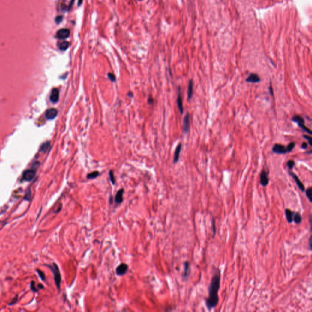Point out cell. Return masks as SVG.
Listing matches in <instances>:
<instances>
[{"instance_id": "obj_29", "label": "cell", "mask_w": 312, "mask_h": 312, "mask_svg": "<svg viewBox=\"0 0 312 312\" xmlns=\"http://www.w3.org/2000/svg\"><path fill=\"white\" fill-rule=\"evenodd\" d=\"M107 76H108L109 79L111 81H112V82H115V80H116V77H115V76L113 74L110 73H109L108 74H107Z\"/></svg>"}, {"instance_id": "obj_37", "label": "cell", "mask_w": 312, "mask_h": 312, "mask_svg": "<svg viewBox=\"0 0 312 312\" xmlns=\"http://www.w3.org/2000/svg\"><path fill=\"white\" fill-rule=\"evenodd\" d=\"M82 2H83V0H78V3H77L78 6H81V4H82Z\"/></svg>"}, {"instance_id": "obj_22", "label": "cell", "mask_w": 312, "mask_h": 312, "mask_svg": "<svg viewBox=\"0 0 312 312\" xmlns=\"http://www.w3.org/2000/svg\"><path fill=\"white\" fill-rule=\"evenodd\" d=\"M100 175V172L98 171H93L89 174H87V179H94L97 178Z\"/></svg>"}, {"instance_id": "obj_26", "label": "cell", "mask_w": 312, "mask_h": 312, "mask_svg": "<svg viewBox=\"0 0 312 312\" xmlns=\"http://www.w3.org/2000/svg\"><path fill=\"white\" fill-rule=\"evenodd\" d=\"M109 177H110V180L111 182L112 183L113 185H114L116 182V181H115V178L113 172L112 170L110 171V172H109Z\"/></svg>"}, {"instance_id": "obj_2", "label": "cell", "mask_w": 312, "mask_h": 312, "mask_svg": "<svg viewBox=\"0 0 312 312\" xmlns=\"http://www.w3.org/2000/svg\"><path fill=\"white\" fill-rule=\"evenodd\" d=\"M52 271L54 273V280L56 285L58 289L60 288L61 286V276L59 269H58V266L56 263H53L52 266H50Z\"/></svg>"}, {"instance_id": "obj_30", "label": "cell", "mask_w": 312, "mask_h": 312, "mask_svg": "<svg viewBox=\"0 0 312 312\" xmlns=\"http://www.w3.org/2000/svg\"><path fill=\"white\" fill-rule=\"evenodd\" d=\"M31 191L30 190H28L26 193V195L25 196V199L26 200V201H29L30 199H31Z\"/></svg>"}, {"instance_id": "obj_31", "label": "cell", "mask_w": 312, "mask_h": 312, "mask_svg": "<svg viewBox=\"0 0 312 312\" xmlns=\"http://www.w3.org/2000/svg\"><path fill=\"white\" fill-rule=\"evenodd\" d=\"M303 136H304V137L305 139H307V140H308V144H309L310 146H311V145H312V139H311V136H308V135H304Z\"/></svg>"}, {"instance_id": "obj_27", "label": "cell", "mask_w": 312, "mask_h": 312, "mask_svg": "<svg viewBox=\"0 0 312 312\" xmlns=\"http://www.w3.org/2000/svg\"><path fill=\"white\" fill-rule=\"evenodd\" d=\"M212 231H213V237L215 236L216 234V224H215V220L214 218L212 219Z\"/></svg>"}, {"instance_id": "obj_19", "label": "cell", "mask_w": 312, "mask_h": 312, "mask_svg": "<svg viewBox=\"0 0 312 312\" xmlns=\"http://www.w3.org/2000/svg\"><path fill=\"white\" fill-rule=\"evenodd\" d=\"M177 104H178V108L179 109L180 112L182 114L183 112H184V108H183V103H182V96H181V94L180 93H179L178 96V98H177Z\"/></svg>"}, {"instance_id": "obj_10", "label": "cell", "mask_w": 312, "mask_h": 312, "mask_svg": "<svg viewBox=\"0 0 312 312\" xmlns=\"http://www.w3.org/2000/svg\"><path fill=\"white\" fill-rule=\"evenodd\" d=\"M123 193H124V190L120 189L116 193L115 198H114V202L116 204H120L123 201Z\"/></svg>"}, {"instance_id": "obj_36", "label": "cell", "mask_w": 312, "mask_h": 312, "mask_svg": "<svg viewBox=\"0 0 312 312\" xmlns=\"http://www.w3.org/2000/svg\"><path fill=\"white\" fill-rule=\"evenodd\" d=\"M269 92H270V94L273 96V88L272 87V86H269Z\"/></svg>"}, {"instance_id": "obj_9", "label": "cell", "mask_w": 312, "mask_h": 312, "mask_svg": "<svg viewBox=\"0 0 312 312\" xmlns=\"http://www.w3.org/2000/svg\"><path fill=\"white\" fill-rule=\"evenodd\" d=\"M289 174H290V175L294 179L296 185H298V187L300 189V190L301 191H302V192L305 191V187H304V184H302V182L300 181V179L298 177V176H296L294 172H291V171H289Z\"/></svg>"}, {"instance_id": "obj_33", "label": "cell", "mask_w": 312, "mask_h": 312, "mask_svg": "<svg viewBox=\"0 0 312 312\" xmlns=\"http://www.w3.org/2000/svg\"><path fill=\"white\" fill-rule=\"evenodd\" d=\"M37 271H38V274L40 275V278L42 279V280H45V274H44V273H43L41 271H38V270H37Z\"/></svg>"}, {"instance_id": "obj_15", "label": "cell", "mask_w": 312, "mask_h": 312, "mask_svg": "<svg viewBox=\"0 0 312 312\" xmlns=\"http://www.w3.org/2000/svg\"><path fill=\"white\" fill-rule=\"evenodd\" d=\"M190 274V265L188 262H186L184 263V271L183 274V278L184 280H187Z\"/></svg>"}, {"instance_id": "obj_14", "label": "cell", "mask_w": 312, "mask_h": 312, "mask_svg": "<svg viewBox=\"0 0 312 312\" xmlns=\"http://www.w3.org/2000/svg\"><path fill=\"white\" fill-rule=\"evenodd\" d=\"M190 115L187 113L184 120V133H187L190 128Z\"/></svg>"}, {"instance_id": "obj_5", "label": "cell", "mask_w": 312, "mask_h": 312, "mask_svg": "<svg viewBox=\"0 0 312 312\" xmlns=\"http://www.w3.org/2000/svg\"><path fill=\"white\" fill-rule=\"evenodd\" d=\"M128 269H129V267L127 264L122 263L116 267V274L120 276H123L127 272V271H128Z\"/></svg>"}, {"instance_id": "obj_34", "label": "cell", "mask_w": 312, "mask_h": 312, "mask_svg": "<svg viewBox=\"0 0 312 312\" xmlns=\"http://www.w3.org/2000/svg\"><path fill=\"white\" fill-rule=\"evenodd\" d=\"M307 147H308V145H307V143L306 142H304L302 144V145H301V148L302 149H307Z\"/></svg>"}, {"instance_id": "obj_12", "label": "cell", "mask_w": 312, "mask_h": 312, "mask_svg": "<svg viewBox=\"0 0 312 312\" xmlns=\"http://www.w3.org/2000/svg\"><path fill=\"white\" fill-rule=\"evenodd\" d=\"M57 110L56 109L52 108L46 110L45 113V116L48 120H52L56 118L57 115Z\"/></svg>"}, {"instance_id": "obj_24", "label": "cell", "mask_w": 312, "mask_h": 312, "mask_svg": "<svg viewBox=\"0 0 312 312\" xmlns=\"http://www.w3.org/2000/svg\"><path fill=\"white\" fill-rule=\"evenodd\" d=\"M311 193H312V188H311V187H309L305 191L306 196H307V198H308V200H309V201L310 202H311Z\"/></svg>"}, {"instance_id": "obj_35", "label": "cell", "mask_w": 312, "mask_h": 312, "mask_svg": "<svg viewBox=\"0 0 312 312\" xmlns=\"http://www.w3.org/2000/svg\"><path fill=\"white\" fill-rule=\"evenodd\" d=\"M308 246H309L310 250H311V237H310V238H309V240H308Z\"/></svg>"}, {"instance_id": "obj_11", "label": "cell", "mask_w": 312, "mask_h": 312, "mask_svg": "<svg viewBox=\"0 0 312 312\" xmlns=\"http://www.w3.org/2000/svg\"><path fill=\"white\" fill-rule=\"evenodd\" d=\"M50 101L53 103H56L58 101V99H59V91L58 90V89L54 88L52 90L50 94Z\"/></svg>"}, {"instance_id": "obj_6", "label": "cell", "mask_w": 312, "mask_h": 312, "mask_svg": "<svg viewBox=\"0 0 312 312\" xmlns=\"http://www.w3.org/2000/svg\"><path fill=\"white\" fill-rule=\"evenodd\" d=\"M272 151L274 153L279 154H283L287 152L286 147H285L284 145L276 143L272 147Z\"/></svg>"}, {"instance_id": "obj_21", "label": "cell", "mask_w": 312, "mask_h": 312, "mask_svg": "<svg viewBox=\"0 0 312 312\" xmlns=\"http://www.w3.org/2000/svg\"><path fill=\"white\" fill-rule=\"evenodd\" d=\"M69 46H70L69 42L67 41H64L59 44V45H58V48H59V49L61 51H65L68 49Z\"/></svg>"}, {"instance_id": "obj_23", "label": "cell", "mask_w": 312, "mask_h": 312, "mask_svg": "<svg viewBox=\"0 0 312 312\" xmlns=\"http://www.w3.org/2000/svg\"><path fill=\"white\" fill-rule=\"evenodd\" d=\"M50 142H46V143H44L41 148H40V151H42V152H46L48 149L50 148Z\"/></svg>"}, {"instance_id": "obj_16", "label": "cell", "mask_w": 312, "mask_h": 312, "mask_svg": "<svg viewBox=\"0 0 312 312\" xmlns=\"http://www.w3.org/2000/svg\"><path fill=\"white\" fill-rule=\"evenodd\" d=\"M181 148H182V145L180 143V144L178 145V146H177L176 149V151H175V152H174V164L177 163L178 162L179 159V156H180Z\"/></svg>"}, {"instance_id": "obj_20", "label": "cell", "mask_w": 312, "mask_h": 312, "mask_svg": "<svg viewBox=\"0 0 312 312\" xmlns=\"http://www.w3.org/2000/svg\"><path fill=\"white\" fill-rule=\"evenodd\" d=\"M193 82L192 80H190L188 83V100H191L193 96Z\"/></svg>"}, {"instance_id": "obj_38", "label": "cell", "mask_w": 312, "mask_h": 312, "mask_svg": "<svg viewBox=\"0 0 312 312\" xmlns=\"http://www.w3.org/2000/svg\"><path fill=\"white\" fill-rule=\"evenodd\" d=\"M139 1H141V0H139Z\"/></svg>"}, {"instance_id": "obj_25", "label": "cell", "mask_w": 312, "mask_h": 312, "mask_svg": "<svg viewBox=\"0 0 312 312\" xmlns=\"http://www.w3.org/2000/svg\"><path fill=\"white\" fill-rule=\"evenodd\" d=\"M295 146V142H291L290 143H289L287 147H286L287 152H291L292 149H294Z\"/></svg>"}, {"instance_id": "obj_7", "label": "cell", "mask_w": 312, "mask_h": 312, "mask_svg": "<svg viewBox=\"0 0 312 312\" xmlns=\"http://www.w3.org/2000/svg\"><path fill=\"white\" fill-rule=\"evenodd\" d=\"M260 184L263 187H266L269 184V177H268V172L265 170H263L261 174H260Z\"/></svg>"}, {"instance_id": "obj_17", "label": "cell", "mask_w": 312, "mask_h": 312, "mask_svg": "<svg viewBox=\"0 0 312 312\" xmlns=\"http://www.w3.org/2000/svg\"><path fill=\"white\" fill-rule=\"evenodd\" d=\"M285 217L286 218V220L288 223H291L292 222V216H293V211H291L289 208H286L285 210Z\"/></svg>"}, {"instance_id": "obj_1", "label": "cell", "mask_w": 312, "mask_h": 312, "mask_svg": "<svg viewBox=\"0 0 312 312\" xmlns=\"http://www.w3.org/2000/svg\"><path fill=\"white\" fill-rule=\"evenodd\" d=\"M214 273L208 286V296L206 299V305L208 310L215 308L219 302L218 291L221 284V272L218 268H213Z\"/></svg>"}, {"instance_id": "obj_13", "label": "cell", "mask_w": 312, "mask_h": 312, "mask_svg": "<svg viewBox=\"0 0 312 312\" xmlns=\"http://www.w3.org/2000/svg\"><path fill=\"white\" fill-rule=\"evenodd\" d=\"M246 81L249 83H258L260 81V78L257 74L252 73L248 77Z\"/></svg>"}, {"instance_id": "obj_18", "label": "cell", "mask_w": 312, "mask_h": 312, "mask_svg": "<svg viewBox=\"0 0 312 312\" xmlns=\"http://www.w3.org/2000/svg\"><path fill=\"white\" fill-rule=\"evenodd\" d=\"M302 218L300 213L294 212L293 216H292V221H294L296 224H299L302 222Z\"/></svg>"}, {"instance_id": "obj_32", "label": "cell", "mask_w": 312, "mask_h": 312, "mask_svg": "<svg viewBox=\"0 0 312 312\" xmlns=\"http://www.w3.org/2000/svg\"><path fill=\"white\" fill-rule=\"evenodd\" d=\"M62 19H63V16H57L56 18V22L57 24L60 23L62 21Z\"/></svg>"}, {"instance_id": "obj_8", "label": "cell", "mask_w": 312, "mask_h": 312, "mask_svg": "<svg viewBox=\"0 0 312 312\" xmlns=\"http://www.w3.org/2000/svg\"><path fill=\"white\" fill-rule=\"evenodd\" d=\"M35 175V172L34 170H27L23 174V179L26 181H30L33 179Z\"/></svg>"}, {"instance_id": "obj_28", "label": "cell", "mask_w": 312, "mask_h": 312, "mask_svg": "<svg viewBox=\"0 0 312 312\" xmlns=\"http://www.w3.org/2000/svg\"><path fill=\"white\" fill-rule=\"evenodd\" d=\"M295 165V162L292 160H290L287 162V166L290 170H291L293 168V167Z\"/></svg>"}, {"instance_id": "obj_3", "label": "cell", "mask_w": 312, "mask_h": 312, "mask_svg": "<svg viewBox=\"0 0 312 312\" xmlns=\"http://www.w3.org/2000/svg\"><path fill=\"white\" fill-rule=\"evenodd\" d=\"M291 120L292 122H294L298 123L299 127L301 128L302 129H303L304 131H305L306 132H307L309 134H311L312 132H311V130L305 126L304 120V118H302L301 116L298 115H295V116H292V118H291Z\"/></svg>"}, {"instance_id": "obj_4", "label": "cell", "mask_w": 312, "mask_h": 312, "mask_svg": "<svg viewBox=\"0 0 312 312\" xmlns=\"http://www.w3.org/2000/svg\"><path fill=\"white\" fill-rule=\"evenodd\" d=\"M70 29L67 28H62L57 32L56 35L58 38L61 39V40H64V39H66L67 38H68L70 36Z\"/></svg>"}]
</instances>
